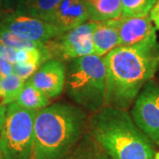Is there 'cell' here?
<instances>
[{"mask_svg": "<svg viewBox=\"0 0 159 159\" xmlns=\"http://www.w3.org/2000/svg\"><path fill=\"white\" fill-rule=\"evenodd\" d=\"M28 0H4V6L7 8H14L15 10L25 4Z\"/></svg>", "mask_w": 159, "mask_h": 159, "instance_id": "obj_24", "label": "cell"}, {"mask_svg": "<svg viewBox=\"0 0 159 159\" xmlns=\"http://www.w3.org/2000/svg\"><path fill=\"white\" fill-rule=\"evenodd\" d=\"M88 20L89 18L82 0H61L49 22L64 33Z\"/></svg>", "mask_w": 159, "mask_h": 159, "instance_id": "obj_11", "label": "cell"}, {"mask_svg": "<svg viewBox=\"0 0 159 159\" xmlns=\"http://www.w3.org/2000/svg\"><path fill=\"white\" fill-rule=\"evenodd\" d=\"M102 59L106 75L104 106L128 110L158 70L159 43L154 37L135 45L118 46Z\"/></svg>", "mask_w": 159, "mask_h": 159, "instance_id": "obj_1", "label": "cell"}, {"mask_svg": "<svg viewBox=\"0 0 159 159\" xmlns=\"http://www.w3.org/2000/svg\"><path fill=\"white\" fill-rule=\"evenodd\" d=\"M25 80L12 74L0 78L1 90L3 94V103L9 104L16 101L25 85Z\"/></svg>", "mask_w": 159, "mask_h": 159, "instance_id": "obj_17", "label": "cell"}, {"mask_svg": "<svg viewBox=\"0 0 159 159\" xmlns=\"http://www.w3.org/2000/svg\"><path fill=\"white\" fill-rule=\"evenodd\" d=\"M0 159H5L3 152H2V149H1V147H0Z\"/></svg>", "mask_w": 159, "mask_h": 159, "instance_id": "obj_26", "label": "cell"}, {"mask_svg": "<svg viewBox=\"0 0 159 159\" xmlns=\"http://www.w3.org/2000/svg\"><path fill=\"white\" fill-rule=\"evenodd\" d=\"M130 108L135 125L159 146V84L155 80L142 87Z\"/></svg>", "mask_w": 159, "mask_h": 159, "instance_id": "obj_6", "label": "cell"}, {"mask_svg": "<svg viewBox=\"0 0 159 159\" xmlns=\"http://www.w3.org/2000/svg\"><path fill=\"white\" fill-rule=\"evenodd\" d=\"M89 121L88 111L74 103L57 102L38 110L32 158H62L89 130Z\"/></svg>", "mask_w": 159, "mask_h": 159, "instance_id": "obj_2", "label": "cell"}, {"mask_svg": "<svg viewBox=\"0 0 159 159\" xmlns=\"http://www.w3.org/2000/svg\"><path fill=\"white\" fill-rule=\"evenodd\" d=\"M96 26L97 22L87 21L46 43L51 57L53 58V55H57L68 61L94 54L92 36Z\"/></svg>", "mask_w": 159, "mask_h": 159, "instance_id": "obj_7", "label": "cell"}, {"mask_svg": "<svg viewBox=\"0 0 159 159\" xmlns=\"http://www.w3.org/2000/svg\"><path fill=\"white\" fill-rule=\"evenodd\" d=\"M38 68L39 66H34V65H20L18 63H14L13 74L18 75L20 78H21L26 81L35 73V71Z\"/></svg>", "mask_w": 159, "mask_h": 159, "instance_id": "obj_20", "label": "cell"}, {"mask_svg": "<svg viewBox=\"0 0 159 159\" xmlns=\"http://www.w3.org/2000/svg\"><path fill=\"white\" fill-rule=\"evenodd\" d=\"M0 27L11 31L23 39L43 43L50 42L63 33L51 22L17 11H13L2 18Z\"/></svg>", "mask_w": 159, "mask_h": 159, "instance_id": "obj_8", "label": "cell"}, {"mask_svg": "<svg viewBox=\"0 0 159 159\" xmlns=\"http://www.w3.org/2000/svg\"><path fill=\"white\" fill-rule=\"evenodd\" d=\"M27 80L51 99L57 98L65 90L66 65L61 60L51 58L43 64Z\"/></svg>", "mask_w": 159, "mask_h": 159, "instance_id": "obj_9", "label": "cell"}, {"mask_svg": "<svg viewBox=\"0 0 159 159\" xmlns=\"http://www.w3.org/2000/svg\"><path fill=\"white\" fill-rule=\"evenodd\" d=\"M157 0H121L120 17H142L149 14Z\"/></svg>", "mask_w": 159, "mask_h": 159, "instance_id": "obj_18", "label": "cell"}, {"mask_svg": "<svg viewBox=\"0 0 159 159\" xmlns=\"http://www.w3.org/2000/svg\"><path fill=\"white\" fill-rule=\"evenodd\" d=\"M6 105H0V131L2 129V126L4 125L5 119H6Z\"/></svg>", "mask_w": 159, "mask_h": 159, "instance_id": "obj_25", "label": "cell"}, {"mask_svg": "<svg viewBox=\"0 0 159 159\" xmlns=\"http://www.w3.org/2000/svg\"><path fill=\"white\" fill-rule=\"evenodd\" d=\"M61 0H28L14 11L38 18L49 22Z\"/></svg>", "mask_w": 159, "mask_h": 159, "instance_id": "obj_16", "label": "cell"}, {"mask_svg": "<svg viewBox=\"0 0 159 159\" xmlns=\"http://www.w3.org/2000/svg\"><path fill=\"white\" fill-rule=\"evenodd\" d=\"M149 17L152 20L157 30H159V0H157L156 4L149 11Z\"/></svg>", "mask_w": 159, "mask_h": 159, "instance_id": "obj_23", "label": "cell"}, {"mask_svg": "<svg viewBox=\"0 0 159 159\" xmlns=\"http://www.w3.org/2000/svg\"><path fill=\"white\" fill-rule=\"evenodd\" d=\"M94 54L98 57H103L114 48L119 45L117 19L97 22L93 31Z\"/></svg>", "mask_w": 159, "mask_h": 159, "instance_id": "obj_12", "label": "cell"}, {"mask_svg": "<svg viewBox=\"0 0 159 159\" xmlns=\"http://www.w3.org/2000/svg\"><path fill=\"white\" fill-rule=\"evenodd\" d=\"M118 32L119 46H133L157 37V29L149 14L142 17H119Z\"/></svg>", "mask_w": 159, "mask_h": 159, "instance_id": "obj_10", "label": "cell"}, {"mask_svg": "<svg viewBox=\"0 0 159 159\" xmlns=\"http://www.w3.org/2000/svg\"><path fill=\"white\" fill-rule=\"evenodd\" d=\"M4 6V0H0V8Z\"/></svg>", "mask_w": 159, "mask_h": 159, "instance_id": "obj_28", "label": "cell"}, {"mask_svg": "<svg viewBox=\"0 0 159 159\" xmlns=\"http://www.w3.org/2000/svg\"><path fill=\"white\" fill-rule=\"evenodd\" d=\"M13 74V64L0 58V78Z\"/></svg>", "mask_w": 159, "mask_h": 159, "instance_id": "obj_22", "label": "cell"}, {"mask_svg": "<svg viewBox=\"0 0 159 159\" xmlns=\"http://www.w3.org/2000/svg\"><path fill=\"white\" fill-rule=\"evenodd\" d=\"M37 111L23 108L15 102L6 106V119L0 131V147L5 159H31Z\"/></svg>", "mask_w": 159, "mask_h": 159, "instance_id": "obj_5", "label": "cell"}, {"mask_svg": "<svg viewBox=\"0 0 159 159\" xmlns=\"http://www.w3.org/2000/svg\"><path fill=\"white\" fill-rule=\"evenodd\" d=\"M60 159H111L92 138L89 130L68 153Z\"/></svg>", "mask_w": 159, "mask_h": 159, "instance_id": "obj_14", "label": "cell"}, {"mask_svg": "<svg viewBox=\"0 0 159 159\" xmlns=\"http://www.w3.org/2000/svg\"><path fill=\"white\" fill-rule=\"evenodd\" d=\"M154 159H159V152L155 154V157H154Z\"/></svg>", "mask_w": 159, "mask_h": 159, "instance_id": "obj_27", "label": "cell"}, {"mask_svg": "<svg viewBox=\"0 0 159 159\" xmlns=\"http://www.w3.org/2000/svg\"><path fill=\"white\" fill-rule=\"evenodd\" d=\"M17 51L18 50L14 48L8 47L0 43V58H3L11 64H14L16 62Z\"/></svg>", "mask_w": 159, "mask_h": 159, "instance_id": "obj_21", "label": "cell"}, {"mask_svg": "<svg viewBox=\"0 0 159 159\" xmlns=\"http://www.w3.org/2000/svg\"><path fill=\"white\" fill-rule=\"evenodd\" d=\"M89 21L101 22L121 16V0H82Z\"/></svg>", "mask_w": 159, "mask_h": 159, "instance_id": "obj_13", "label": "cell"}, {"mask_svg": "<svg viewBox=\"0 0 159 159\" xmlns=\"http://www.w3.org/2000/svg\"><path fill=\"white\" fill-rule=\"evenodd\" d=\"M66 96L74 104L97 112L104 106L106 75L102 57L95 54L70 59L66 65Z\"/></svg>", "mask_w": 159, "mask_h": 159, "instance_id": "obj_4", "label": "cell"}, {"mask_svg": "<svg viewBox=\"0 0 159 159\" xmlns=\"http://www.w3.org/2000/svg\"><path fill=\"white\" fill-rule=\"evenodd\" d=\"M0 43L8 46V47L14 48L16 50L29 49V48H41L45 45V43H43L32 42V41L23 39L2 27H0Z\"/></svg>", "mask_w": 159, "mask_h": 159, "instance_id": "obj_19", "label": "cell"}, {"mask_svg": "<svg viewBox=\"0 0 159 159\" xmlns=\"http://www.w3.org/2000/svg\"><path fill=\"white\" fill-rule=\"evenodd\" d=\"M89 132L111 159H154L153 142L127 110L104 106L91 114Z\"/></svg>", "mask_w": 159, "mask_h": 159, "instance_id": "obj_3", "label": "cell"}, {"mask_svg": "<svg viewBox=\"0 0 159 159\" xmlns=\"http://www.w3.org/2000/svg\"><path fill=\"white\" fill-rule=\"evenodd\" d=\"M14 102L23 108L38 111L51 104V98L26 80L22 90Z\"/></svg>", "mask_w": 159, "mask_h": 159, "instance_id": "obj_15", "label": "cell"}]
</instances>
